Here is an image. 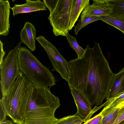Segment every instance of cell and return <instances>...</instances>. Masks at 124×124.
<instances>
[{
	"instance_id": "1",
	"label": "cell",
	"mask_w": 124,
	"mask_h": 124,
	"mask_svg": "<svg viewBox=\"0 0 124 124\" xmlns=\"http://www.w3.org/2000/svg\"><path fill=\"white\" fill-rule=\"evenodd\" d=\"M69 88L81 93L91 106L101 105L106 99L115 74L99 43L87 45L83 55L69 62Z\"/></svg>"
},
{
	"instance_id": "2",
	"label": "cell",
	"mask_w": 124,
	"mask_h": 124,
	"mask_svg": "<svg viewBox=\"0 0 124 124\" xmlns=\"http://www.w3.org/2000/svg\"><path fill=\"white\" fill-rule=\"evenodd\" d=\"M50 88L33 84L23 124H54L58 119L54 113L60 106V101L52 93Z\"/></svg>"
},
{
	"instance_id": "3",
	"label": "cell",
	"mask_w": 124,
	"mask_h": 124,
	"mask_svg": "<svg viewBox=\"0 0 124 124\" xmlns=\"http://www.w3.org/2000/svg\"><path fill=\"white\" fill-rule=\"evenodd\" d=\"M32 88L33 84L20 71L8 94L0 99L7 116L14 123L23 124L25 108Z\"/></svg>"
},
{
	"instance_id": "4",
	"label": "cell",
	"mask_w": 124,
	"mask_h": 124,
	"mask_svg": "<svg viewBox=\"0 0 124 124\" xmlns=\"http://www.w3.org/2000/svg\"><path fill=\"white\" fill-rule=\"evenodd\" d=\"M18 61L20 71L32 84L46 87L56 85L55 77L49 69L26 47L19 48Z\"/></svg>"
},
{
	"instance_id": "5",
	"label": "cell",
	"mask_w": 124,
	"mask_h": 124,
	"mask_svg": "<svg viewBox=\"0 0 124 124\" xmlns=\"http://www.w3.org/2000/svg\"><path fill=\"white\" fill-rule=\"evenodd\" d=\"M73 0H43L50 13L48 17L56 36L69 33L70 12Z\"/></svg>"
},
{
	"instance_id": "6",
	"label": "cell",
	"mask_w": 124,
	"mask_h": 124,
	"mask_svg": "<svg viewBox=\"0 0 124 124\" xmlns=\"http://www.w3.org/2000/svg\"><path fill=\"white\" fill-rule=\"evenodd\" d=\"M22 42L10 50L0 65L1 90L3 98L6 96L15 83L19 73L18 51Z\"/></svg>"
},
{
	"instance_id": "7",
	"label": "cell",
	"mask_w": 124,
	"mask_h": 124,
	"mask_svg": "<svg viewBox=\"0 0 124 124\" xmlns=\"http://www.w3.org/2000/svg\"><path fill=\"white\" fill-rule=\"evenodd\" d=\"M46 52L53 68L52 71H55L60 74L62 78L68 82L70 79V71L69 62L60 54L57 48L42 35L36 38Z\"/></svg>"
},
{
	"instance_id": "8",
	"label": "cell",
	"mask_w": 124,
	"mask_h": 124,
	"mask_svg": "<svg viewBox=\"0 0 124 124\" xmlns=\"http://www.w3.org/2000/svg\"><path fill=\"white\" fill-rule=\"evenodd\" d=\"M71 93L74 99L77 108L75 115L86 121L90 118L93 114L97 110L96 108L93 111L88 100L80 92L72 88H70Z\"/></svg>"
},
{
	"instance_id": "9",
	"label": "cell",
	"mask_w": 124,
	"mask_h": 124,
	"mask_svg": "<svg viewBox=\"0 0 124 124\" xmlns=\"http://www.w3.org/2000/svg\"><path fill=\"white\" fill-rule=\"evenodd\" d=\"M93 3L87 7L81 13L80 19L93 16H101L109 15L111 12L106 0H93Z\"/></svg>"
},
{
	"instance_id": "10",
	"label": "cell",
	"mask_w": 124,
	"mask_h": 124,
	"mask_svg": "<svg viewBox=\"0 0 124 124\" xmlns=\"http://www.w3.org/2000/svg\"><path fill=\"white\" fill-rule=\"evenodd\" d=\"M26 3L21 4H15L11 9L13 16L19 14L28 13L39 11L47 10L44 2L40 0H26Z\"/></svg>"
},
{
	"instance_id": "11",
	"label": "cell",
	"mask_w": 124,
	"mask_h": 124,
	"mask_svg": "<svg viewBox=\"0 0 124 124\" xmlns=\"http://www.w3.org/2000/svg\"><path fill=\"white\" fill-rule=\"evenodd\" d=\"M36 34L35 27L32 23L29 22L25 23L20 33L21 42L33 51L36 49Z\"/></svg>"
},
{
	"instance_id": "12",
	"label": "cell",
	"mask_w": 124,
	"mask_h": 124,
	"mask_svg": "<svg viewBox=\"0 0 124 124\" xmlns=\"http://www.w3.org/2000/svg\"><path fill=\"white\" fill-rule=\"evenodd\" d=\"M10 7L8 0H0V35H8L10 27Z\"/></svg>"
},
{
	"instance_id": "13",
	"label": "cell",
	"mask_w": 124,
	"mask_h": 124,
	"mask_svg": "<svg viewBox=\"0 0 124 124\" xmlns=\"http://www.w3.org/2000/svg\"><path fill=\"white\" fill-rule=\"evenodd\" d=\"M124 92V67L117 73L115 74L105 99L106 101Z\"/></svg>"
},
{
	"instance_id": "14",
	"label": "cell",
	"mask_w": 124,
	"mask_h": 124,
	"mask_svg": "<svg viewBox=\"0 0 124 124\" xmlns=\"http://www.w3.org/2000/svg\"><path fill=\"white\" fill-rule=\"evenodd\" d=\"M90 5L89 0H73L70 12L69 31L74 26L81 13Z\"/></svg>"
},
{
	"instance_id": "15",
	"label": "cell",
	"mask_w": 124,
	"mask_h": 124,
	"mask_svg": "<svg viewBox=\"0 0 124 124\" xmlns=\"http://www.w3.org/2000/svg\"><path fill=\"white\" fill-rule=\"evenodd\" d=\"M124 104V102L113 107L103 108L101 112L102 117L101 124H113L119 109Z\"/></svg>"
},
{
	"instance_id": "16",
	"label": "cell",
	"mask_w": 124,
	"mask_h": 124,
	"mask_svg": "<svg viewBox=\"0 0 124 124\" xmlns=\"http://www.w3.org/2000/svg\"><path fill=\"white\" fill-rule=\"evenodd\" d=\"M111 10L109 15L124 19V0H106Z\"/></svg>"
},
{
	"instance_id": "17",
	"label": "cell",
	"mask_w": 124,
	"mask_h": 124,
	"mask_svg": "<svg viewBox=\"0 0 124 124\" xmlns=\"http://www.w3.org/2000/svg\"><path fill=\"white\" fill-rule=\"evenodd\" d=\"M99 17L100 20L120 30L124 34V19L109 15Z\"/></svg>"
},
{
	"instance_id": "18",
	"label": "cell",
	"mask_w": 124,
	"mask_h": 124,
	"mask_svg": "<svg viewBox=\"0 0 124 124\" xmlns=\"http://www.w3.org/2000/svg\"><path fill=\"white\" fill-rule=\"evenodd\" d=\"M66 37L70 46L77 53L79 58L82 56L84 53L85 49L80 46L77 43L76 38L70 35L68 33Z\"/></svg>"
},
{
	"instance_id": "19",
	"label": "cell",
	"mask_w": 124,
	"mask_h": 124,
	"mask_svg": "<svg viewBox=\"0 0 124 124\" xmlns=\"http://www.w3.org/2000/svg\"><path fill=\"white\" fill-rule=\"evenodd\" d=\"M100 20L99 17L95 16L87 17L83 20H79L74 30L75 34L77 35L79 31L82 28L90 23Z\"/></svg>"
},
{
	"instance_id": "20",
	"label": "cell",
	"mask_w": 124,
	"mask_h": 124,
	"mask_svg": "<svg viewBox=\"0 0 124 124\" xmlns=\"http://www.w3.org/2000/svg\"><path fill=\"white\" fill-rule=\"evenodd\" d=\"M82 119L75 114L58 119L54 124H75Z\"/></svg>"
},
{
	"instance_id": "21",
	"label": "cell",
	"mask_w": 124,
	"mask_h": 124,
	"mask_svg": "<svg viewBox=\"0 0 124 124\" xmlns=\"http://www.w3.org/2000/svg\"><path fill=\"white\" fill-rule=\"evenodd\" d=\"M107 101L108 103L105 106L104 109H106L115 107L124 102V92Z\"/></svg>"
},
{
	"instance_id": "22",
	"label": "cell",
	"mask_w": 124,
	"mask_h": 124,
	"mask_svg": "<svg viewBox=\"0 0 124 124\" xmlns=\"http://www.w3.org/2000/svg\"><path fill=\"white\" fill-rule=\"evenodd\" d=\"M102 119V115L99 113L85 122L83 124H101Z\"/></svg>"
},
{
	"instance_id": "23",
	"label": "cell",
	"mask_w": 124,
	"mask_h": 124,
	"mask_svg": "<svg viewBox=\"0 0 124 124\" xmlns=\"http://www.w3.org/2000/svg\"><path fill=\"white\" fill-rule=\"evenodd\" d=\"M124 120V104L119 109L117 117L113 124H118Z\"/></svg>"
},
{
	"instance_id": "24",
	"label": "cell",
	"mask_w": 124,
	"mask_h": 124,
	"mask_svg": "<svg viewBox=\"0 0 124 124\" xmlns=\"http://www.w3.org/2000/svg\"><path fill=\"white\" fill-rule=\"evenodd\" d=\"M0 65H1L3 60V57L6 53V52L4 51L3 49V43L0 40Z\"/></svg>"
},
{
	"instance_id": "25",
	"label": "cell",
	"mask_w": 124,
	"mask_h": 124,
	"mask_svg": "<svg viewBox=\"0 0 124 124\" xmlns=\"http://www.w3.org/2000/svg\"><path fill=\"white\" fill-rule=\"evenodd\" d=\"M122 122L123 124H124V120L121 122Z\"/></svg>"
},
{
	"instance_id": "26",
	"label": "cell",
	"mask_w": 124,
	"mask_h": 124,
	"mask_svg": "<svg viewBox=\"0 0 124 124\" xmlns=\"http://www.w3.org/2000/svg\"><path fill=\"white\" fill-rule=\"evenodd\" d=\"M118 124H122V122H120V123H119Z\"/></svg>"
}]
</instances>
